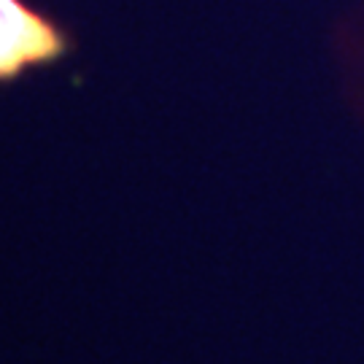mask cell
I'll return each instance as SVG.
<instances>
[{
    "label": "cell",
    "mask_w": 364,
    "mask_h": 364,
    "mask_svg": "<svg viewBox=\"0 0 364 364\" xmlns=\"http://www.w3.org/2000/svg\"><path fill=\"white\" fill-rule=\"evenodd\" d=\"M68 36L25 0H0V84L30 68L57 63L68 52Z\"/></svg>",
    "instance_id": "obj_1"
}]
</instances>
